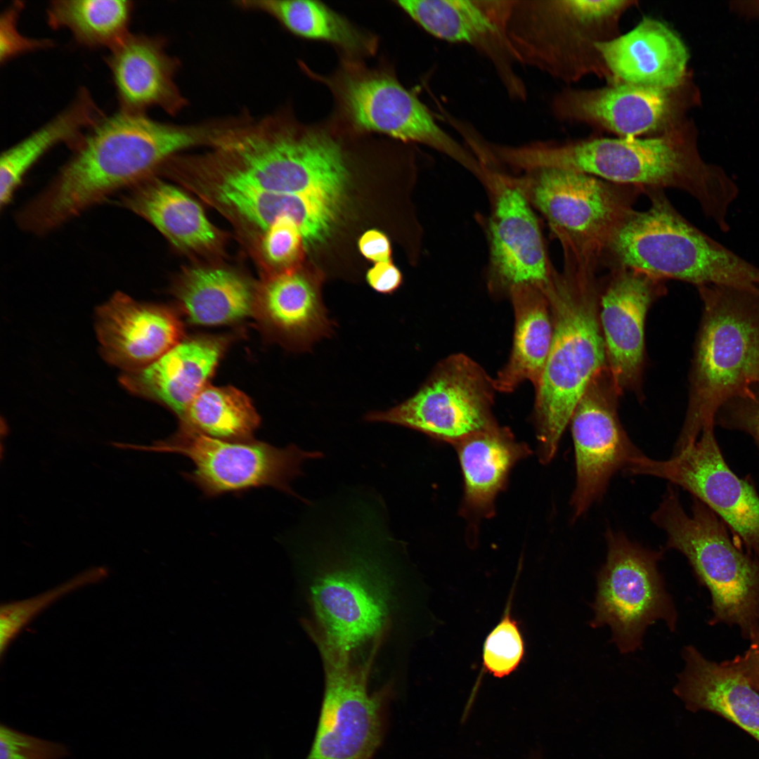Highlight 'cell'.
<instances>
[{
  "mask_svg": "<svg viewBox=\"0 0 759 759\" xmlns=\"http://www.w3.org/2000/svg\"><path fill=\"white\" fill-rule=\"evenodd\" d=\"M715 425L747 434L759 451V383L725 402L715 414Z\"/></svg>",
  "mask_w": 759,
  "mask_h": 759,
  "instance_id": "obj_38",
  "label": "cell"
},
{
  "mask_svg": "<svg viewBox=\"0 0 759 759\" xmlns=\"http://www.w3.org/2000/svg\"><path fill=\"white\" fill-rule=\"evenodd\" d=\"M454 446L464 479L461 513L472 526L493 515L495 498L505 488L510 470L530 450L509 429L498 424Z\"/></svg>",
  "mask_w": 759,
  "mask_h": 759,
  "instance_id": "obj_27",
  "label": "cell"
},
{
  "mask_svg": "<svg viewBox=\"0 0 759 759\" xmlns=\"http://www.w3.org/2000/svg\"><path fill=\"white\" fill-rule=\"evenodd\" d=\"M715 426H706L693 445L670 459L656 460L643 455L625 472L663 479L687 491L724 522L736 544L759 559V495L748 479L739 478L729 467Z\"/></svg>",
  "mask_w": 759,
  "mask_h": 759,
  "instance_id": "obj_14",
  "label": "cell"
},
{
  "mask_svg": "<svg viewBox=\"0 0 759 759\" xmlns=\"http://www.w3.org/2000/svg\"><path fill=\"white\" fill-rule=\"evenodd\" d=\"M68 755L62 743L31 735L6 725L0 726V759H63Z\"/></svg>",
  "mask_w": 759,
  "mask_h": 759,
  "instance_id": "obj_39",
  "label": "cell"
},
{
  "mask_svg": "<svg viewBox=\"0 0 759 759\" xmlns=\"http://www.w3.org/2000/svg\"><path fill=\"white\" fill-rule=\"evenodd\" d=\"M110 50L106 63L120 111L145 114L157 107L175 115L186 106L175 82L179 62L167 53L163 39L130 33Z\"/></svg>",
  "mask_w": 759,
  "mask_h": 759,
  "instance_id": "obj_22",
  "label": "cell"
},
{
  "mask_svg": "<svg viewBox=\"0 0 759 759\" xmlns=\"http://www.w3.org/2000/svg\"><path fill=\"white\" fill-rule=\"evenodd\" d=\"M121 204L179 247H207L216 240L214 228L200 205L174 186L142 181L127 189Z\"/></svg>",
  "mask_w": 759,
  "mask_h": 759,
  "instance_id": "obj_30",
  "label": "cell"
},
{
  "mask_svg": "<svg viewBox=\"0 0 759 759\" xmlns=\"http://www.w3.org/2000/svg\"><path fill=\"white\" fill-rule=\"evenodd\" d=\"M402 274L391 263H376L366 273V280L376 292L390 294L396 291L402 283Z\"/></svg>",
  "mask_w": 759,
  "mask_h": 759,
  "instance_id": "obj_44",
  "label": "cell"
},
{
  "mask_svg": "<svg viewBox=\"0 0 759 759\" xmlns=\"http://www.w3.org/2000/svg\"><path fill=\"white\" fill-rule=\"evenodd\" d=\"M595 266L564 264L545 290L552 339L535 389L533 420L539 460L555 456L573 413L592 379L606 367Z\"/></svg>",
  "mask_w": 759,
  "mask_h": 759,
  "instance_id": "obj_5",
  "label": "cell"
},
{
  "mask_svg": "<svg viewBox=\"0 0 759 759\" xmlns=\"http://www.w3.org/2000/svg\"><path fill=\"white\" fill-rule=\"evenodd\" d=\"M692 498L689 514L669 486L651 521L665 531L666 548L682 553L709 590V623L737 625L748 638L759 622V559L736 544L716 514Z\"/></svg>",
  "mask_w": 759,
  "mask_h": 759,
  "instance_id": "obj_8",
  "label": "cell"
},
{
  "mask_svg": "<svg viewBox=\"0 0 759 759\" xmlns=\"http://www.w3.org/2000/svg\"><path fill=\"white\" fill-rule=\"evenodd\" d=\"M133 4L126 0H57L47 10L52 28L69 29L88 47H115L130 33Z\"/></svg>",
  "mask_w": 759,
  "mask_h": 759,
  "instance_id": "obj_34",
  "label": "cell"
},
{
  "mask_svg": "<svg viewBox=\"0 0 759 759\" xmlns=\"http://www.w3.org/2000/svg\"><path fill=\"white\" fill-rule=\"evenodd\" d=\"M514 314L511 353L494 379L497 391L509 393L522 382L539 384L552 339V321L545 291L520 287L509 294Z\"/></svg>",
  "mask_w": 759,
  "mask_h": 759,
  "instance_id": "obj_29",
  "label": "cell"
},
{
  "mask_svg": "<svg viewBox=\"0 0 759 759\" xmlns=\"http://www.w3.org/2000/svg\"><path fill=\"white\" fill-rule=\"evenodd\" d=\"M747 639L750 641L748 649L726 661L759 692V622L751 629Z\"/></svg>",
  "mask_w": 759,
  "mask_h": 759,
  "instance_id": "obj_43",
  "label": "cell"
},
{
  "mask_svg": "<svg viewBox=\"0 0 759 759\" xmlns=\"http://www.w3.org/2000/svg\"><path fill=\"white\" fill-rule=\"evenodd\" d=\"M323 659L324 695L306 759H370L382 741L389 689L369 692L370 666Z\"/></svg>",
  "mask_w": 759,
  "mask_h": 759,
  "instance_id": "obj_17",
  "label": "cell"
},
{
  "mask_svg": "<svg viewBox=\"0 0 759 759\" xmlns=\"http://www.w3.org/2000/svg\"><path fill=\"white\" fill-rule=\"evenodd\" d=\"M335 98L341 124L354 133L377 132L427 145L458 164L480 183L486 170L473 153L441 128L428 108L394 73L343 59L334 74L318 77Z\"/></svg>",
  "mask_w": 759,
  "mask_h": 759,
  "instance_id": "obj_10",
  "label": "cell"
},
{
  "mask_svg": "<svg viewBox=\"0 0 759 759\" xmlns=\"http://www.w3.org/2000/svg\"><path fill=\"white\" fill-rule=\"evenodd\" d=\"M510 0H403L396 5L433 37L471 46L493 66L508 96L524 101L527 90L505 31Z\"/></svg>",
  "mask_w": 759,
  "mask_h": 759,
  "instance_id": "obj_18",
  "label": "cell"
},
{
  "mask_svg": "<svg viewBox=\"0 0 759 759\" xmlns=\"http://www.w3.org/2000/svg\"><path fill=\"white\" fill-rule=\"evenodd\" d=\"M377 511L358 507L327 535L325 564L310 587V632L322 655L352 663L363 647L377 650L391 621V584L375 552L389 531Z\"/></svg>",
  "mask_w": 759,
  "mask_h": 759,
  "instance_id": "obj_3",
  "label": "cell"
},
{
  "mask_svg": "<svg viewBox=\"0 0 759 759\" xmlns=\"http://www.w3.org/2000/svg\"><path fill=\"white\" fill-rule=\"evenodd\" d=\"M264 232L262 247L266 258L271 264L285 267L301 258L305 244L292 221L279 219Z\"/></svg>",
  "mask_w": 759,
  "mask_h": 759,
  "instance_id": "obj_40",
  "label": "cell"
},
{
  "mask_svg": "<svg viewBox=\"0 0 759 759\" xmlns=\"http://www.w3.org/2000/svg\"><path fill=\"white\" fill-rule=\"evenodd\" d=\"M561 3L575 21L584 23L601 21L614 15L630 4L619 0H563Z\"/></svg>",
  "mask_w": 759,
  "mask_h": 759,
  "instance_id": "obj_42",
  "label": "cell"
},
{
  "mask_svg": "<svg viewBox=\"0 0 759 759\" xmlns=\"http://www.w3.org/2000/svg\"><path fill=\"white\" fill-rule=\"evenodd\" d=\"M22 4L17 1L8 7L1 17V62H6L12 58L34 50L50 46V40L30 39L23 37L18 31L17 20L22 8Z\"/></svg>",
  "mask_w": 759,
  "mask_h": 759,
  "instance_id": "obj_41",
  "label": "cell"
},
{
  "mask_svg": "<svg viewBox=\"0 0 759 759\" xmlns=\"http://www.w3.org/2000/svg\"><path fill=\"white\" fill-rule=\"evenodd\" d=\"M619 394L606 366L592 379L571 416L576 474L571 499L573 521L602 498L618 470L644 455L620 422Z\"/></svg>",
  "mask_w": 759,
  "mask_h": 759,
  "instance_id": "obj_16",
  "label": "cell"
},
{
  "mask_svg": "<svg viewBox=\"0 0 759 759\" xmlns=\"http://www.w3.org/2000/svg\"><path fill=\"white\" fill-rule=\"evenodd\" d=\"M287 344L308 348L332 332L316 280L290 270L271 278L257 297L254 314Z\"/></svg>",
  "mask_w": 759,
  "mask_h": 759,
  "instance_id": "obj_28",
  "label": "cell"
},
{
  "mask_svg": "<svg viewBox=\"0 0 759 759\" xmlns=\"http://www.w3.org/2000/svg\"><path fill=\"white\" fill-rule=\"evenodd\" d=\"M216 185L218 200L264 231L279 219L298 227L306 246L325 242L337 223L342 202L320 195L273 193L254 186L226 169Z\"/></svg>",
  "mask_w": 759,
  "mask_h": 759,
  "instance_id": "obj_25",
  "label": "cell"
},
{
  "mask_svg": "<svg viewBox=\"0 0 759 759\" xmlns=\"http://www.w3.org/2000/svg\"><path fill=\"white\" fill-rule=\"evenodd\" d=\"M599 294V323L607 368L620 392L640 388L647 314L660 292L659 280L617 266Z\"/></svg>",
  "mask_w": 759,
  "mask_h": 759,
  "instance_id": "obj_19",
  "label": "cell"
},
{
  "mask_svg": "<svg viewBox=\"0 0 759 759\" xmlns=\"http://www.w3.org/2000/svg\"><path fill=\"white\" fill-rule=\"evenodd\" d=\"M181 425L202 434L224 440L247 441L260 424L251 401L231 387L206 386L192 401Z\"/></svg>",
  "mask_w": 759,
  "mask_h": 759,
  "instance_id": "obj_35",
  "label": "cell"
},
{
  "mask_svg": "<svg viewBox=\"0 0 759 759\" xmlns=\"http://www.w3.org/2000/svg\"><path fill=\"white\" fill-rule=\"evenodd\" d=\"M509 165L517 171L557 167L580 171L642 190L679 189L699 203L722 231L739 190L723 169L702 160L694 143L675 131L645 138H601L567 143L535 141L512 145Z\"/></svg>",
  "mask_w": 759,
  "mask_h": 759,
  "instance_id": "obj_2",
  "label": "cell"
},
{
  "mask_svg": "<svg viewBox=\"0 0 759 759\" xmlns=\"http://www.w3.org/2000/svg\"><path fill=\"white\" fill-rule=\"evenodd\" d=\"M96 330L105 359L125 372L153 363L182 335L179 320L168 309L139 303L122 292L98 309Z\"/></svg>",
  "mask_w": 759,
  "mask_h": 759,
  "instance_id": "obj_20",
  "label": "cell"
},
{
  "mask_svg": "<svg viewBox=\"0 0 759 759\" xmlns=\"http://www.w3.org/2000/svg\"><path fill=\"white\" fill-rule=\"evenodd\" d=\"M490 202L483 223L488 245L486 285L495 297L514 288L545 291L556 271L548 254L537 212L504 169H493L484 187Z\"/></svg>",
  "mask_w": 759,
  "mask_h": 759,
  "instance_id": "obj_15",
  "label": "cell"
},
{
  "mask_svg": "<svg viewBox=\"0 0 759 759\" xmlns=\"http://www.w3.org/2000/svg\"><path fill=\"white\" fill-rule=\"evenodd\" d=\"M604 564L597 573L590 627L608 625L621 654L640 649L647 628L663 621L672 632L677 614L658 563L663 550H651L607 528Z\"/></svg>",
  "mask_w": 759,
  "mask_h": 759,
  "instance_id": "obj_12",
  "label": "cell"
},
{
  "mask_svg": "<svg viewBox=\"0 0 759 759\" xmlns=\"http://www.w3.org/2000/svg\"><path fill=\"white\" fill-rule=\"evenodd\" d=\"M496 391L494 379L478 363L463 353L452 354L412 396L388 410L370 412L365 420L455 445L498 424L492 413Z\"/></svg>",
  "mask_w": 759,
  "mask_h": 759,
  "instance_id": "obj_13",
  "label": "cell"
},
{
  "mask_svg": "<svg viewBox=\"0 0 759 759\" xmlns=\"http://www.w3.org/2000/svg\"><path fill=\"white\" fill-rule=\"evenodd\" d=\"M358 248L368 260L376 263L391 261V247L389 238L382 232L371 229L359 238Z\"/></svg>",
  "mask_w": 759,
  "mask_h": 759,
  "instance_id": "obj_45",
  "label": "cell"
},
{
  "mask_svg": "<svg viewBox=\"0 0 759 759\" xmlns=\"http://www.w3.org/2000/svg\"><path fill=\"white\" fill-rule=\"evenodd\" d=\"M176 296L192 323L217 325L254 313L257 296L250 283L229 270L197 268L179 284Z\"/></svg>",
  "mask_w": 759,
  "mask_h": 759,
  "instance_id": "obj_33",
  "label": "cell"
},
{
  "mask_svg": "<svg viewBox=\"0 0 759 759\" xmlns=\"http://www.w3.org/2000/svg\"><path fill=\"white\" fill-rule=\"evenodd\" d=\"M505 174L546 220L564 255L583 260L597 261L606 251L642 191L570 169Z\"/></svg>",
  "mask_w": 759,
  "mask_h": 759,
  "instance_id": "obj_9",
  "label": "cell"
},
{
  "mask_svg": "<svg viewBox=\"0 0 759 759\" xmlns=\"http://www.w3.org/2000/svg\"><path fill=\"white\" fill-rule=\"evenodd\" d=\"M103 116L90 93L82 88L68 107L4 152L0 161L1 207L9 203L26 173L44 154L61 143L74 146Z\"/></svg>",
  "mask_w": 759,
  "mask_h": 759,
  "instance_id": "obj_32",
  "label": "cell"
},
{
  "mask_svg": "<svg viewBox=\"0 0 759 759\" xmlns=\"http://www.w3.org/2000/svg\"><path fill=\"white\" fill-rule=\"evenodd\" d=\"M120 448L186 457L193 467L182 476L208 498L262 487L297 496L290 484L302 474L306 460L321 456L319 452L306 451L295 444L278 448L254 439L224 440L183 425L172 436L153 444L121 443Z\"/></svg>",
  "mask_w": 759,
  "mask_h": 759,
  "instance_id": "obj_11",
  "label": "cell"
},
{
  "mask_svg": "<svg viewBox=\"0 0 759 759\" xmlns=\"http://www.w3.org/2000/svg\"><path fill=\"white\" fill-rule=\"evenodd\" d=\"M608 68L622 82L674 90L683 79L687 48L668 27L645 18L614 39L594 42Z\"/></svg>",
  "mask_w": 759,
  "mask_h": 759,
  "instance_id": "obj_23",
  "label": "cell"
},
{
  "mask_svg": "<svg viewBox=\"0 0 759 759\" xmlns=\"http://www.w3.org/2000/svg\"><path fill=\"white\" fill-rule=\"evenodd\" d=\"M702 314L689 375L686 415L673 454L715 424L719 408L759 383V290L697 287Z\"/></svg>",
  "mask_w": 759,
  "mask_h": 759,
  "instance_id": "obj_6",
  "label": "cell"
},
{
  "mask_svg": "<svg viewBox=\"0 0 759 759\" xmlns=\"http://www.w3.org/2000/svg\"><path fill=\"white\" fill-rule=\"evenodd\" d=\"M511 609L510 599L501 618L488 634L483 645V669L497 678L515 672L525 656L524 635Z\"/></svg>",
  "mask_w": 759,
  "mask_h": 759,
  "instance_id": "obj_37",
  "label": "cell"
},
{
  "mask_svg": "<svg viewBox=\"0 0 759 759\" xmlns=\"http://www.w3.org/2000/svg\"><path fill=\"white\" fill-rule=\"evenodd\" d=\"M661 191L646 190L649 209L634 211L611 241L606 252L618 266L697 287L759 290V268L690 223Z\"/></svg>",
  "mask_w": 759,
  "mask_h": 759,
  "instance_id": "obj_7",
  "label": "cell"
},
{
  "mask_svg": "<svg viewBox=\"0 0 759 759\" xmlns=\"http://www.w3.org/2000/svg\"><path fill=\"white\" fill-rule=\"evenodd\" d=\"M219 131L217 121L177 125L120 110L103 116L73 146L72 157L51 185L22 209V223L38 234L56 228L143 181L175 153L211 145Z\"/></svg>",
  "mask_w": 759,
  "mask_h": 759,
  "instance_id": "obj_1",
  "label": "cell"
},
{
  "mask_svg": "<svg viewBox=\"0 0 759 759\" xmlns=\"http://www.w3.org/2000/svg\"><path fill=\"white\" fill-rule=\"evenodd\" d=\"M673 90L628 83L590 91H566L555 96L552 109L561 119L583 120L621 138H637L669 124Z\"/></svg>",
  "mask_w": 759,
  "mask_h": 759,
  "instance_id": "obj_21",
  "label": "cell"
},
{
  "mask_svg": "<svg viewBox=\"0 0 759 759\" xmlns=\"http://www.w3.org/2000/svg\"><path fill=\"white\" fill-rule=\"evenodd\" d=\"M536 759V758H535Z\"/></svg>",
  "mask_w": 759,
  "mask_h": 759,
  "instance_id": "obj_46",
  "label": "cell"
},
{
  "mask_svg": "<svg viewBox=\"0 0 759 759\" xmlns=\"http://www.w3.org/2000/svg\"><path fill=\"white\" fill-rule=\"evenodd\" d=\"M238 6L265 13L291 33L336 46L344 58L359 60L372 56L377 48L375 36L355 26L330 7L311 0H248Z\"/></svg>",
  "mask_w": 759,
  "mask_h": 759,
  "instance_id": "obj_31",
  "label": "cell"
},
{
  "mask_svg": "<svg viewBox=\"0 0 759 759\" xmlns=\"http://www.w3.org/2000/svg\"><path fill=\"white\" fill-rule=\"evenodd\" d=\"M342 129L337 120L304 124L280 110L258 120L245 118L214 148L228 169L254 186L343 202L349 171Z\"/></svg>",
  "mask_w": 759,
  "mask_h": 759,
  "instance_id": "obj_4",
  "label": "cell"
},
{
  "mask_svg": "<svg viewBox=\"0 0 759 759\" xmlns=\"http://www.w3.org/2000/svg\"><path fill=\"white\" fill-rule=\"evenodd\" d=\"M682 656L685 666L673 692L686 708L714 713L759 742V692L726 661L708 660L692 645Z\"/></svg>",
  "mask_w": 759,
  "mask_h": 759,
  "instance_id": "obj_26",
  "label": "cell"
},
{
  "mask_svg": "<svg viewBox=\"0 0 759 759\" xmlns=\"http://www.w3.org/2000/svg\"><path fill=\"white\" fill-rule=\"evenodd\" d=\"M107 575L105 568L93 567L38 595L2 604L0 606L1 657H4L20 632L44 609L76 590L100 582Z\"/></svg>",
  "mask_w": 759,
  "mask_h": 759,
  "instance_id": "obj_36",
  "label": "cell"
},
{
  "mask_svg": "<svg viewBox=\"0 0 759 759\" xmlns=\"http://www.w3.org/2000/svg\"><path fill=\"white\" fill-rule=\"evenodd\" d=\"M224 349L219 338L181 340L149 365L125 372L120 382L129 391L162 403L181 419L207 386Z\"/></svg>",
  "mask_w": 759,
  "mask_h": 759,
  "instance_id": "obj_24",
  "label": "cell"
}]
</instances>
